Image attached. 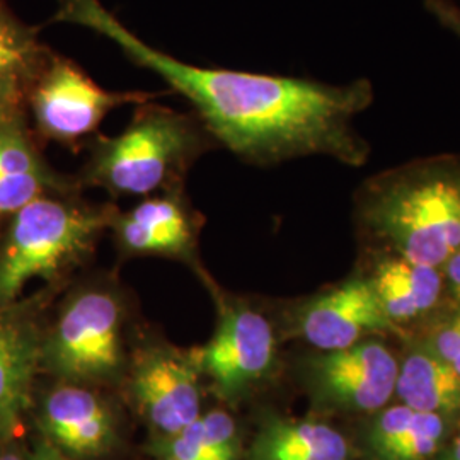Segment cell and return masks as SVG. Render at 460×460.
<instances>
[{"label": "cell", "mask_w": 460, "mask_h": 460, "mask_svg": "<svg viewBox=\"0 0 460 460\" xmlns=\"http://www.w3.org/2000/svg\"><path fill=\"white\" fill-rule=\"evenodd\" d=\"M119 302L106 292H84L60 315L45 358L62 377L77 382L113 377L121 365Z\"/></svg>", "instance_id": "cell-7"}, {"label": "cell", "mask_w": 460, "mask_h": 460, "mask_svg": "<svg viewBox=\"0 0 460 460\" xmlns=\"http://www.w3.org/2000/svg\"><path fill=\"white\" fill-rule=\"evenodd\" d=\"M198 357L217 393L237 399L271 374L277 360L275 329L263 314L234 307L224 314L214 338Z\"/></svg>", "instance_id": "cell-9"}, {"label": "cell", "mask_w": 460, "mask_h": 460, "mask_svg": "<svg viewBox=\"0 0 460 460\" xmlns=\"http://www.w3.org/2000/svg\"><path fill=\"white\" fill-rule=\"evenodd\" d=\"M355 218L376 251L442 268L460 249V155L382 171L355 195Z\"/></svg>", "instance_id": "cell-2"}, {"label": "cell", "mask_w": 460, "mask_h": 460, "mask_svg": "<svg viewBox=\"0 0 460 460\" xmlns=\"http://www.w3.org/2000/svg\"><path fill=\"white\" fill-rule=\"evenodd\" d=\"M159 96L146 91H108L75 62L53 51L28 93L26 106L43 137L74 146L96 132L113 110L125 104L138 106Z\"/></svg>", "instance_id": "cell-5"}, {"label": "cell", "mask_w": 460, "mask_h": 460, "mask_svg": "<svg viewBox=\"0 0 460 460\" xmlns=\"http://www.w3.org/2000/svg\"><path fill=\"white\" fill-rule=\"evenodd\" d=\"M118 239L132 252L180 254L195 234V222L178 193L144 199L127 214L111 217Z\"/></svg>", "instance_id": "cell-18"}, {"label": "cell", "mask_w": 460, "mask_h": 460, "mask_svg": "<svg viewBox=\"0 0 460 460\" xmlns=\"http://www.w3.org/2000/svg\"><path fill=\"white\" fill-rule=\"evenodd\" d=\"M394 401L416 411L460 421V376L427 346L402 336Z\"/></svg>", "instance_id": "cell-16"}, {"label": "cell", "mask_w": 460, "mask_h": 460, "mask_svg": "<svg viewBox=\"0 0 460 460\" xmlns=\"http://www.w3.org/2000/svg\"><path fill=\"white\" fill-rule=\"evenodd\" d=\"M247 460H358V452L355 442L328 421L268 416Z\"/></svg>", "instance_id": "cell-15"}, {"label": "cell", "mask_w": 460, "mask_h": 460, "mask_svg": "<svg viewBox=\"0 0 460 460\" xmlns=\"http://www.w3.org/2000/svg\"><path fill=\"white\" fill-rule=\"evenodd\" d=\"M399 358L384 338L317 351L305 365L314 401L326 411L367 418L394 402Z\"/></svg>", "instance_id": "cell-6"}, {"label": "cell", "mask_w": 460, "mask_h": 460, "mask_svg": "<svg viewBox=\"0 0 460 460\" xmlns=\"http://www.w3.org/2000/svg\"><path fill=\"white\" fill-rule=\"evenodd\" d=\"M164 460H172V459H164Z\"/></svg>", "instance_id": "cell-27"}, {"label": "cell", "mask_w": 460, "mask_h": 460, "mask_svg": "<svg viewBox=\"0 0 460 460\" xmlns=\"http://www.w3.org/2000/svg\"><path fill=\"white\" fill-rule=\"evenodd\" d=\"M433 460H460V421L450 433L448 440L445 442L438 456Z\"/></svg>", "instance_id": "cell-24"}, {"label": "cell", "mask_w": 460, "mask_h": 460, "mask_svg": "<svg viewBox=\"0 0 460 460\" xmlns=\"http://www.w3.org/2000/svg\"><path fill=\"white\" fill-rule=\"evenodd\" d=\"M425 9L460 41V5L454 0H425Z\"/></svg>", "instance_id": "cell-22"}, {"label": "cell", "mask_w": 460, "mask_h": 460, "mask_svg": "<svg viewBox=\"0 0 460 460\" xmlns=\"http://www.w3.org/2000/svg\"><path fill=\"white\" fill-rule=\"evenodd\" d=\"M51 55L38 30L0 0V108H26L28 93Z\"/></svg>", "instance_id": "cell-19"}, {"label": "cell", "mask_w": 460, "mask_h": 460, "mask_svg": "<svg viewBox=\"0 0 460 460\" xmlns=\"http://www.w3.org/2000/svg\"><path fill=\"white\" fill-rule=\"evenodd\" d=\"M58 184L34 146L24 106L0 108V218Z\"/></svg>", "instance_id": "cell-14"}, {"label": "cell", "mask_w": 460, "mask_h": 460, "mask_svg": "<svg viewBox=\"0 0 460 460\" xmlns=\"http://www.w3.org/2000/svg\"><path fill=\"white\" fill-rule=\"evenodd\" d=\"M387 319L402 334L425 323L445 304L440 268L416 263L385 251H374L363 270Z\"/></svg>", "instance_id": "cell-11"}, {"label": "cell", "mask_w": 460, "mask_h": 460, "mask_svg": "<svg viewBox=\"0 0 460 460\" xmlns=\"http://www.w3.org/2000/svg\"><path fill=\"white\" fill-rule=\"evenodd\" d=\"M111 215L66 198H36L13 215L0 247V307L36 279H51L93 246Z\"/></svg>", "instance_id": "cell-4"}, {"label": "cell", "mask_w": 460, "mask_h": 460, "mask_svg": "<svg viewBox=\"0 0 460 460\" xmlns=\"http://www.w3.org/2000/svg\"><path fill=\"white\" fill-rule=\"evenodd\" d=\"M33 460H68L66 457H64L58 450H57V447H53V445L43 444L40 445L38 448H36V452H34Z\"/></svg>", "instance_id": "cell-25"}, {"label": "cell", "mask_w": 460, "mask_h": 460, "mask_svg": "<svg viewBox=\"0 0 460 460\" xmlns=\"http://www.w3.org/2000/svg\"><path fill=\"white\" fill-rule=\"evenodd\" d=\"M402 336L427 346L460 376V309L445 302L425 323Z\"/></svg>", "instance_id": "cell-21"}, {"label": "cell", "mask_w": 460, "mask_h": 460, "mask_svg": "<svg viewBox=\"0 0 460 460\" xmlns=\"http://www.w3.org/2000/svg\"><path fill=\"white\" fill-rule=\"evenodd\" d=\"M0 460H21L17 457L16 454H13V452H7V454H2L0 456Z\"/></svg>", "instance_id": "cell-26"}, {"label": "cell", "mask_w": 460, "mask_h": 460, "mask_svg": "<svg viewBox=\"0 0 460 460\" xmlns=\"http://www.w3.org/2000/svg\"><path fill=\"white\" fill-rule=\"evenodd\" d=\"M51 22L110 40L133 64L159 75L197 111L208 135L252 164L326 155L367 164L370 146L355 128L376 89L368 79L328 84L302 77L191 66L133 33L101 0H57Z\"/></svg>", "instance_id": "cell-1"}, {"label": "cell", "mask_w": 460, "mask_h": 460, "mask_svg": "<svg viewBox=\"0 0 460 460\" xmlns=\"http://www.w3.org/2000/svg\"><path fill=\"white\" fill-rule=\"evenodd\" d=\"M294 331L315 351L343 349L370 338H402L362 273L304 302L294 315Z\"/></svg>", "instance_id": "cell-8"}, {"label": "cell", "mask_w": 460, "mask_h": 460, "mask_svg": "<svg viewBox=\"0 0 460 460\" xmlns=\"http://www.w3.org/2000/svg\"><path fill=\"white\" fill-rule=\"evenodd\" d=\"M163 459L239 460L235 421L226 411H210L159 445Z\"/></svg>", "instance_id": "cell-20"}, {"label": "cell", "mask_w": 460, "mask_h": 460, "mask_svg": "<svg viewBox=\"0 0 460 460\" xmlns=\"http://www.w3.org/2000/svg\"><path fill=\"white\" fill-rule=\"evenodd\" d=\"M49 440L75 457H96L115 442V421L93 391L79 385L53 389L41 408Z\"/></svg>", "instance_id": "cell-13"}, {"label": "cell", "mask_w": 460, "mask_h": 460, "mask_svg": "<svg viewBox=\"0 0 460 460\" xmlns=\"http://www.w3.org/2000/svg\"><path fill=\"white\" fill-rule=\"evenodd\" d=\"M444 277L445 302L460 309V249L440 268Z\"/></svg>", "instance_id": "cell-23"}, {"label": "cell", "mask_w": 460, "mask_h": 460, "mask_svg": "<svg viewBox=\"0 0 460 460\" xmlns=\"http://www.w3.org/2000/svg\"><path fill=\"white\" fill-rule=\"evenodd\" d=\"M199 357L174 348H154L135 365L132 393L150 427L174 437L201 416Z\"/></svg>", "instance_id": "cell-10"}, {"label": "cell", "mask_w": 460, "mask_h": 460, "mask_svg": "<svg viewBox=\"0 0 460 460\" xmlns=\"http://www.w3.org/2000/svg\"><path fill=\"white\" fill-rule=\"evenodd\" d=\"M154 101L137 106L123 132L99 138L85 182L113 195L147 197L180 180L205 147L207 130L195 118Z\"/></svg>", "instance_id": "cell-3"}, {"label": "cell", "mask_w": 460, "mask_h": 460, "mask_svg": "<svg viewBox=\"0 0 460 460\" xmlns=\"http://www.w3.org/2000/svg\"><path fill=\"white\" fill-rule=\"evenodd\" d=\"M457 421L391 402L363 418L355 442L362 460H433Z\"/></svg>", "instance_id": "cell-12"}, {"label": "cell", "mask_w": 460, "mask_h": 460, "mask_svg": "<svg viewBox=\"0 0 460 460\" xmlns=\"http://www.w3.org/2000/svg\"><path fill=\"white\" fill-rule=\"evenodd\" d=\"M40 358L33 326L0 307V438L11 437L21 423Z\"/></svg>", "instance_id": "cell-17"}]
</instances>
